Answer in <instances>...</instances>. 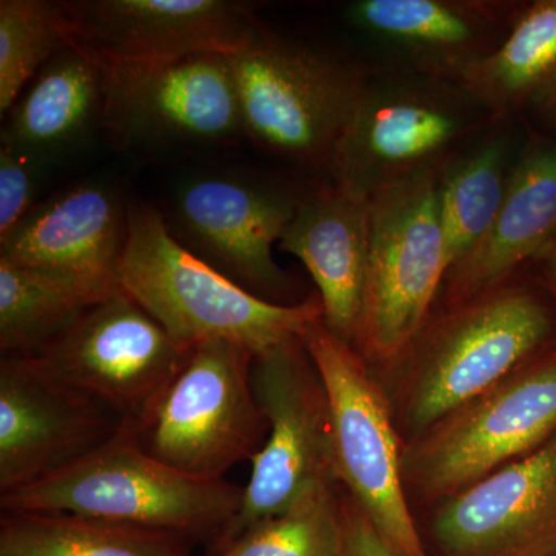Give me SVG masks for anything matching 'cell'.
Segmentation results:
<instances>
[{
    "label": "cell",
    "mask_w": 556,
    "mask_h": 556,
    "mask_svg": "<svg viewBox=\"0 0 556 556\" xmlns=\"http://www.w3.org/2000/svg\"><path fill=\"white\" fill-rule=\"evenodd\" d=\"M118 283L189 350L225 340L258 356L324 318L317 295L285 305L252 294L179 243L164 215L144 204L129 208Z\"/></svg>",
    "instance_id": "1"
},
{
    "label": "cell",
    "mask_w": 556,
    "mask_h": 556,
    "mask_svg": "<svg viewBox=\"0 0 556 556\" xmlns=\"http://www.w3.org/2000/svg\"><path fill=\"white\" fill-rule=\"evenodd\" d=\"M243 489L161 463L129 424L60 471L0 495L2 511H53L177 538L222 536L240 511Z\"/></svg>",
    "instance_id": "2"
},
{
    "label": "cell",
    "mask_w": 556,
    "mask_h": 556,
    "mask_svg": "<svg viewBox=\"0 0 556 556\" xmlns=\"http://www.w3.org/2000/svg\"><path fill=\"white\" fill-rule=\"evenodd\" d=\"M556 336L551 306L514 277L481 298L430 316L404 356L402 416L413 439L495 387Z\"/></svg>",
    "instance_id": "3"
},
{
    "label": "cell",
    "mask_w": 556,
    "mask_h": 556,
    "mask_svg": "<svg viewBox=\"0 0 556 556\" xmlns=\"http://www.w3.org/2000/svg\"><path fill=\"white\" fill-rule=\"evenodd\" d=\"M229 60L244 137L289 163L331 170L369 70L262 27Z\"/></svg>",
    "instance_id": "4"
},
{
    "label": "cell",
    "mask_w": 556,
    "mask_h": 556,
    "mask_svg": "<svg viewBox=\"0 0 556 556\" xmlns=\"http://www.w3.org/2000/svg\"><path fill=\"white\" fill-rule=\"evenodd\" d=\"M493 119L460 83L369 70L329 174L336 185L371 199L438 172Z\"/></svg>",
    "instance_id": "5"
},
{
    "label": "cell",
    "mask_w": 556,
    "mask_h": 556,
    "mask_svg": "<svg viewBox=\"0 0 556 556\" xmlns=\"http://www.w3.org/2000/svg\"><path fill=\"white\" fill-rule=\"evenodd\" d=\"M555 434L556 351H543L405 445V492L442 503Z\"/></svg>",
    "instance_id": "6"
},
{
    "label": "cell",
    "mask_w": 556,
    "mask_h": 556,
    "mask_svg": "<svg viewBox=\"0 0 556 556\" xmlns=\"http://www.w3.org/2000/svg\"><path fill=\"white\" fill-rule=\"evenodd\" d=\"M438 172L404 179L369 199L367 283L354 346L372 364L394 365L404 356L447 276Z\"/></svg>",
    "instance_id": "7"
},
{
    "label": "cell",
    "mask_w": 556,
    "mask_h": 556,
    "mask_svg": "<svg viewBox=\"0 0 556 556\" xmlns=\"http://www.w3.org/2000/svg\"><path fill=\"white\" fill-rule=\"evenodd\" d=\"M329 402L336 478L399 556H427L408 507L390 401L365 357L324 324L300 334Z\"/></svg>",
    "instance_id": "8"
},
{
    "label": "cell",
    "mask_w": 556,
    "mask_h": 556,
    "mask_svg": "<svg viewBox=\"0 0 556 556\" xmlns=\"http://www.w3.org/2000/svg\"><path fill=\"white\" fill-rule=\"evenodd\" d=\"M254 357L225 340L193 348L148 416L129 424L139 445L175 470L214 481L252 460L269 430L252 387Z\"/></svg>",
    "instance_id": "9"
},
{
    "label": "cell",
    "mask_w": 556,
    "mask_h": 556,
    "mask_svg": "<svg viewBox=\"0 0 556 556\" xmlns=\"http://www.w3.org/2000/svg\"><path fill=\"white\" fill-rule=\"evenodd\" d=\"M252 387L268 419V437L252 457L240 511L218 538L219 551L311 490L338 484L327 390L302 340L255 356Z\"/></svg>",
    "instance_id": "10"
},
{
    "label": "cell",
    "mask_w": 556,
    "mask_h": 556,
    "mask_svg": "<svg viewBox=\"0 0 556 556\" xmlns=\"http://www.w3.org/2000/svg\"><path fill=\"white\" fill-rule=\"evenodd\" d=\"M192 351L178 345L119 289L28 357L51 378L98 399L124 424L137 426Z\"/></svg>",
    "instance_id": "11"
},
{
    "label": "cell",
    "mask_w": 556,
    "mask_h": 556,
    "mask_svg": "<svg viewBox=\"0 0 556 556\" xmlns=\"http://www.w3.org/2000/svg\"><path fill=\"white\" fill-rule=\"evenodd\" d=\"M302 193L236 174H203L179 185L167 226L208 265L270 299L287 298L291 278L274 258ZM263 299V298H262Z\"/></svg>",
    "instance_id": "12"
},
{
    "label": "cell",
    "mask_w": 556,
    "mask_h": 556,
    "mask_svg": "<svg viewBox=\"0 0 556 556\" xmlns=\"http://www.w3.org/2000/svg\"><path fill=\"white\" fill-rule=\"evenodd\" d=\"M104 73L102 127L116 141L126 146L215 144L243 135L229 54L104 65Z\"/></svg>",
    "instance_id": "13"
},
{
    "label": "cell",
    "mask_w": 556,
    "mask_h": 556,
    "mask_svg": "<svg viewBox=\"0 0 556 556\" xmlns=\"http://www.w3.org/2000/svg\"><path fill=\"white\" fill-rule=\"evenodd\" d=\"M521 7L511 0H356L343 17L378 58L369 70L463 83L503 42Z\"/></svg>",
    "instance_id": "14"
},
{
    "label": "cell",
    "mask_w": 556,
    "mask_h": 556,
    "mask_svg": "<svg viewBox=\"0 0 556 556\" xmlns=\"http://www.w3.org/2000/svg\"><path fill=\"white\" fill-rule=\"evenodd\" d=\"M108 405L28 356L0 362V495L70 466L118 433Z\"/></svg>",
    "instance_id": "15"
},
{
    "label": "cell",
    "mask_w": 556,
    "mask_h": 556,
    "mask_svg": "<svg viewBox=\"0 0 556 556\" xmlns=\"http://www.w3.org/2000/svg\"><path fill=\"white\" fill-rule=\"evenodd\" d=\"M67 7L76 46L104 65L230 54L260 27L244 7L226 0H83Z\"/></svg>",
    "instance_id": "16"
},
{
    "label": "cell",
    "mask_w": 556,
    "mask_h": 556,
    "mask_svg": "<svg viewBox=\"0 0 556 556\" xmlns=\"http://www.w3.org/2000/svg\"><path fill=\"white\" fill-rule=\"evenodd\" d=\"M444 556H556V434L439 504Z\"/></svg>",
    "instance_id": "17"
},
{
    "label": "cell",
    "mask_w": 556,
    "mask_h": 556,
    "mask_svg": "<svg viewBox=\"0 0 556 556\" xmlns=\"http://www.w3.org/2000/svg\"><path fill=\"white\" fill-rule=\"evenodd\" d=\"M129 208L101 182H83L36 204L0 243V258L80 283L118 291Z\"/></svg>",
    "instance_id": "18"
},
{
    "label": "cell",
    "mask_w": 556,
    "mask_h": 556,
    "mask_svg": "<svg viewBox=\"0 0 556 556\" xmlns=\"http://www.w3.org/2000/svg\"><path fill=\"white\" fill-rule=\"evenodd\" d=\"M556 241V139L527 138L484 239L448 269L439 298L463 305L506 283Z\"/></svg>",
    "instance_id": "19"
},
{
    "label": "cell",
    "mask_w": 556,
    "mask_h": 556,
    "mask_svg": "<svg viewBox=\"0 0 556 556\" xmlns=\"http://www.w3.org/2000/svg\"><path fill=\"white\" fill-rule=\"evenodd\" d=\"M278 247L308 269L324 324L354 345L367 283L369 199L334 181L302 193Z\"/></svg>",
    "instance_id": "20"
},
{
    "label": "cell",
    "mask_w": 556,
    "mask_h": 556,
    "mask_svg": "<svg viewBox=\"0 0 556 556\" xmlns=\"http://www.w3.org/2000/svg\"><path fill=\"white\" fill-rule=\"evenodd\" d=\"M104 65L83 47L62 50L10 109L2 141L46 161L104 123Z\"/></svg>",
    "instance_id": "21"
},
{
    "label": "cell",
    "mask_w": 556,
    "mask_h": 556,
    "mask_svg": "<svg viewBox=\"0 0 556 556\" xmlns=\"http://www.w3.org/2000/svg\"><path fill=\"white\" fill-rule=\"evenodd\" d=\"M526 141L515 118H496L439 169V218L448 269L495 222Z\"/></svg>",
    "instance_id": "22"
},
{
    "label": "cell",
    "mask_w": 556,
    "mask_h": 556,
    "mask_svg": "<svg viewBox=\"0 0 556 556\" xmlns=\"http://www.w3.org/2000/svg\"><path fill=\"white\" fill-rule=\"evenodd\" d=\"M460 84L496 118L546 109L556 98V0L522 2L503 42Z\"/></svg>",
    "instance_id": "23"
},
{
    "label": "cell",
    "mask_w": 556,
    "mask_h": 556,
    "mask_svg": "<svg viewBox=\"0 0 556 556\" xmlns=\"http://www.w3.org/2000/svg\"><path fill=\"white\" fill-rule=\"evenodd\" d=\"M0 556H192L181 538L53 511H2Z\"/></svg>",
    "instance_id": "24"
},
{
    "label": "cell",
    "mask_w": 556,
    "mask_h": 556,
    "mask_svg": "<svg viewBox=\"0 0 556 556\" xmlns=\"http://www.w3.org/2000/svg\"><path fill=\"white\" fill-rule=\"evenodd\" d=\"M115 292L0 258L2 356L38 353L87 309Z\"/></svg>",
    "instance_id": "25"
},
{
    "label": "cell",
    "mask_w": 556,
    "mask_h": 556,
    "mask_svg": "<svg viewBox=\"0 0 556 556\" xmlns=\"http://www.w3.org/2000/svg\"><path fill=\"white\" fill-rule=\"evenodd\" d=\"M75 43L67 2H0V113L5 116L33 78Z\"/></svg>",
    "instance_id": "26"
},
{
    "label": "cell",
    "mask_w": 556,
    "mask_h": 556,
    "mask_svg": "<svg viewBox=\"0 0 556 556\" xmlns=\"http://www.w3.org/2000/svg\"><path fill=\"white\" fill-rule=\"evenodd\" d=\"M334 486L311 490L283 514L251 527L219 556H339L342 525Z\"/></svg>",
    "instance_id": "27"
},
{
    "label": "cell",
    "mask_w": 556,
    "mask_h": 556,
    "mask_svg": "<svg viewBox=\"0 0 556 556\" xmlns=\"http://www.w3.org/2000/svg\"><path fill=\"white\" fill-rule=\"evenodd\" d=\"M43 160L10 144L0 142V243L35 208L39 170Z\"/></svg>",
    "instance_id": "28"
},
{
    "label": "cell",
    "mask_w": 556,
    "mask_h": 556,
    "mask_svg": "<svg viewBox=\"0 0 556 556\" xmlns=\"http://www.w3.org/2000/svg\"><path fill=\"white\" fill-rule=\"evenodd\" d=\"M340 525L339 556H399L350 495L340 497Z\"/></svg>",
    "instance_id": "29"
},
{
    "label": "cell",
    "mask_w": 556,
    "mask_h": 556,
    "mask_svg": "<svg viewBox=\"0 0 556 556\" xmlns=\"http://www.w3.org/2000/svg\"><path fill=\"white\" fill-rule=\"evenodd\" d=\"M533 263L540 268L541 276H543L544 281H546L548 291H551L552 298H554L556 302V241Z\"/></svg>",
    "instance_id": "30"
},
{
    "label": "cell",
    "mask_w": 556,
    "mask_h": 556,
    "mask_svg": "<svg viewBox=\"0 0 556 556\" xmlns=\"http://www.w3.org/2000/svg\"><path fill=\"white\" fill-rule=\"evenodd\" d=\"M543 112L544 115H546L547 118L551 119V123L556 127V98L551 102V104L547 105L546 109L543 110Z\"/></svg>",
    "instance_id": "31"
}]
</instances>
